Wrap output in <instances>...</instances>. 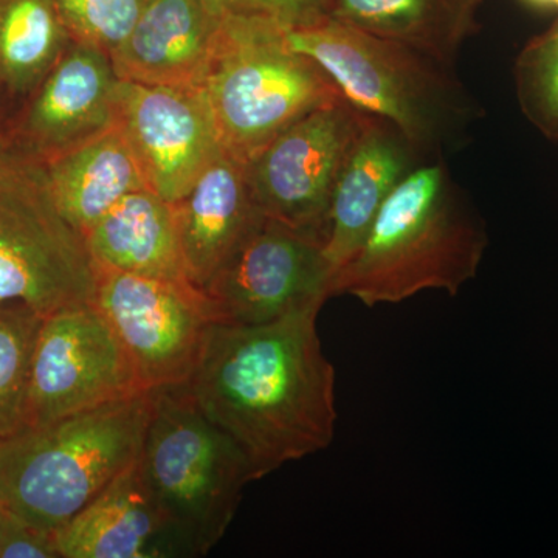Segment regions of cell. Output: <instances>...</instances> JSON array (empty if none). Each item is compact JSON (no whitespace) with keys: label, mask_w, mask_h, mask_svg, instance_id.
<instances>
[{"label":"cell","mask_w":558,"mask_h":558,"mask_svg":"<svg viewBox=\"0 0 558 558\" xmlns=\"http://www.w3.org/2000/svg\"><path fill=\"white\" fill-rule=\"evenodd\" d=\"M524 2L539 7V9H553L558 11V0H524Z\"/></svg>","instance_id":"cell-28"},{"label":"cell","mask_w":558,"mask_h":558,"mask_svg":"<svg viewBox=\"0 0 558 558\" xmlns=\"http://www.w3.org/2000/svg\"><path fill=\"white\" fill-rule=\"evenodd\" d=\"M174 207L186 277L202 290L264 218L253 199L247 161L223 148Z\"/></svg>","instance_id":"cell-16"},{"label":"cell","mask_w":558,"mask_h":558,"mask_svg":"<svg viewBox=\"0 0 558 558\" xmlns=\"http://www.w3.org/2000/svg\"><path fill=\"white\" fill-rule=\"evenodd\" d=\"M284 25L230 13L201 86L220 145L244 161L311 110L343 97L317 62L289 46Z\"/></svg>","instance_id":"cell-6"},{"label":"cell","mask_w":558,"mask_h":558,"mask_svg":"<svg viewBox=\"0 0 558 558\" xmlns=\"http://www.w3.org/2000/svg\"><path fill=\"white\" fill-rule=\"evenodd\" d=\"M10 148L5 145V143L0 140V168L5 163L7 157H9Z\"/></svg>","instance_id":"cell-29"},{"label":"cell","mask_w":558,"mask_h":558,"mask_svg":"<svg viewBox=\"0 0 558 558\" xmlns=\"http://www.w3.org/2000/svg\"><path fill=\"white\" fill-rule=\"evenodd\" d=\"M53 538L60 558L185 557L150 497L138 459Z\"/></svg>","instance_id":"cell-17"},{"label":"cell","mask_w":558,"mask_h":558,"mask_svg":"<svg viewBox=\"0 0 558 558\" xmlns=\"http://www.w3.org/2000/svg\"><path fill=\"white\" fill-rule=\"evenodd\" d=\"M325 241L266 218L208 282L216 323L264 325L330 296Z\"/></svg>","instance_id":"cell-11"},{"label":"cell","mask_w":558,"mask_h":558,"mask_svg":"<svg viewBox=\"0 0 558 558\" xmlns=\"http://www.w3.org/2000/svg\"><path fill=\"white\" fill-rule=\"evenodd\" d=\"M293 50L317 62L344 98L389 121L428 159L458 145L480 117L451 69L417 50L323 16L284 25Z\"/></svg>","instance_id":"cell-4"},{"label":"cell","mask_w":558,"mask_h":558,"mask_svg":"<svg viewBox=\"0 0 558 558\" xmlns=\"http://www.w3.org/2000/svg\"><path fill=\"white\" fill-rule=\"evenodd\" d=\"M0 558H60L53 534L16 520L0 546Z\"/></svg>","instance_id":"cell-26"},{"label":"cell","mask_w":558,"mask_h":558,"mask_svg":"<svg viewBox=\"0 0 558 558\" xmlns=\"http://www.w3.org/2000/svg\"><path fill=\"white\" fill-rule=\"evenodd\" d=\"M95 267L165 279H186L172 202L149 189L134 191L86 233Z\"/></svg>","instance_id":"cell-19"},{"label":"cell","mask_w":558,"mask_h":558,"mask_svg":"<svg viewBox=\"0 0 558 558\" xmlns=\"http://www.w3.org/2000/svg\"><path fill=\"white\" fill-rule=\"evenodd\" d=\"M229 14L220 0H146L131 35L110 54L117 76L201 89Z\"/></svg>","instance_id":"cell-14"},{"label":"cell","mask_w":558,"mask_h":558,"mask_svg":"<svg viewBox=\"0 0 558 558\" xmlns=\"http://www.w3.org/2000/svg\"><path fill=\"white\" fill-rule=\"evenodd\" d=\"M481 5L483 0H323V14L453 69L462 46L480 32Z\"/></svg>","instance_id":"cell-20"},{"label":"cell","mask_w":558,"mask_h":558,"mask_svg":"<svg viewBox=\"0 0 558 558\" xmlns=\"http://www.w3.org/2000/svg\"><path fill=\"white\" fill-rule=\"evenodd\" d=\"M146 391L95 301L47 315L33 352L25 429Z\"/></svg>","instance_id":"cell-9"},{"label":"cell","mask_w":558,"mask_h":558,"mask_svg":"<svg viewBox=\"0 0 558 558\" xmlns=\"http://www.w3.org/2000/svg\"><path fill=\"white\" fill-rule=\"evenodd\" d=\"M312 304L264 325L213 323L186 392L244 454L252 481L328 449L336 436V368Z\"/></svg>","instance_id":"cell-1"},{"label":"cell","mask_w":558,"mask_h":558,"mask_svg":"<svg viewBox=\"0 0 558 558\" xmlns=\"http://www.w3.org/2000/svg\"><path fill=\"white\" fill-rule=\"evenodd\" d=\"M513 76L524 117L558 142V21L520 51Z\"/></svg>","instance_id":"cell-23"},{"label":"cell","mask_w":558,"mask_h":558,"mask_svg":"<svg viewBox=\"0 0 558 558\" xmlns=\"http://www.w3.org/2000/svg\"><path fill=\"white\" fill-rule=\"evenodd\" d=\"M86 238L62 218L40 165L10 149L0 168V303H24L43 317L95 300Z\"/></svg>","instance_id":"cell-7"},{"label":"cell","mask_w":558,"mask_h":558,"mask_svg":"<svg viewBox=\"0 0 558 558\" xmlns=\"http://www.w3.org/2000/svg\"><path fill=\"white\" fill-rule=\"evenodd\" d=\"M39 165L58 211L84 238L123 197L148 189L117 124Z\"/></svg>","instance_id":"cell-18"},{"label":"cell","mask_w":558,"mask_h":558,"mask_svg":"<svg viewBox=\"0 0 558 558\" xmlns=\"http://www.w3.org/2000/svg\"><path fill=\"white\" fill-rule=\"evenodd\" d=\"M230 13L293 25L323 16V0H220Z\"/></svg>","instance_id":"cell-25"},{"label":"cell","mask_w":558,"mask_h":558,"mask_svg":"<svg viewBox=\"0 0 558 558\" xmlns=\"http://www.w3.org/2000/svg\"><path fill=\"white\" fill-rule=\"evenodd\" d=\"M363 110L348 98L318 106L247 161L260 215L326 242L333 190Z\"/></svg>","instance_id":"cell-10"},{"label":"cell","mask_w":558,"mask_h":558,"mask_svg":"<svg viewBox=\"0 0 558 558\" xmlns=\"http://www.w3.org/2000/svg\"><path fill=\"white\" fill-rule=\"evenodd\" d=\"M17 519H14L13 515L0 505V546H2L3 539H5L7 535L13 527V524L16 523Z\"/></svg>","instance_id":"cell-27"},{"label":"cell","mask_w":558,"mask_h":558,"mask_svg":"<svg viewBox=\"0 0 558 558\" xmlns=\"http://www.w3.org/2000/svg\"><path fill=\"white\" fill-rule=\"evenodd\" d=\"M119 76L106 51L72 40L32 92L17 135L22 159L44 163L116 124Z\"/></svg>","instance_id":"cell-13"},{"label":"cell","mask_w":558,"mask_h":558,"mask_svg":"<svg viewBox=\"0 0 558 558\" xmlns=\"http://www.w3.org/2000/svg\"><path fill=\"white\" fill-rule=\"evenodd\" d=\"M487 244L483 218L436 157L389 194L333 274L330 296H354L368 307L399 304L424 290L454 296L478 274Z\"/></svg>","instance_id":"cell-2"},{"label":"cell","mask_w":558,"mask_h":558,"mask_svg":"<svg viewBox=\"0 0 558 558\" xmlns=\"http://www.w3.org/2000/svg\"><path fill=\"white\" fill-rule=\"evenodd\" d=\"M427 160L395 124L363 112L330 202L325 256L332 277L366 236L389 194Z\"/></svg>","instance_id":"cell-15"},{"label":"cell","mask_w":558,"mask_h":558,"mask_svg":"<svg viewBox=\"0 0 558 558\" xmlns=\"http://www.w3.org/2000/svg\"><path fill=\"white\" fill-rule=\"evenodd\" d=\"M150 391L153 410L138 457L143 481L185 557L207 556L252 481L247 461L183 385Z\"/></svg>","instance_id":"cell-5"},{"label":"cell","mask_w":558,"mask_h":558,"mask_svg":"<svg viewBox=\"0 0 558 558\" xmlns=\"http://www.w3.org/2000/svg\"><path fill=\"white\" fill-rule=\"evenodd\" d=\"M116 124L130 143L146 186L178 202L222 149L211 110L197 87L119 81Z\"/></svg>","instance_id":"cell-12"},{"label":"cell","mask_w":558,"mask_h":558,"mask_svg":"<svg viewBox=\"0 0 558 558\" xmlns=\"http://www.w3.org/2000/svg\"><path fill=\"white\" fill-rule=\"evenodd\" d=\"M95 304L130 354L143 388L185 385L216 323L207 293L186 279L101 267H95Z\"/></svg>","instance_id":"cell-8"},{"label":"cell","mask_w":558,"mask_h":558,"mask_svg":"<svg viewBox=\"0 0 558 558\" xmlns=\"http://www.w3.org/2000/svg\"><path fill=\"white\" fill-rule=\"evenodd\" d=\"M73 40L112 54L131 35L146 0H54Z\"/></svg>","instance_id":"cell-24"},{"label":"cell","mask_w":558,"mask_h":558,"mask_svg":"<svg viewBox=\"0 0 558 558\" xmlns=\"http://www.w3.org/2000/svg\"><path fill=\"white\" fill-rule=\"evenodd\" d=\"M72 40L54 0H0V84L31 95Z\"/></svg>","instance_id":"cell-21"},{"label":"cell","mask_w":558,"mask_h":558,"mask_svg":"<svg viewBox=\"0 0 558 558\" xmlns=\"http://www.w3.org/2000/svg\"><path fill=\"white\" fill-rule=\"evenodd\" d=\"M150 410L143 391L0 439V505L54 534L137 461Z\"/></svg>","instance_id":"cell-3"},{"label":"cell","mask_w":558,"mask_h":558,"mask_svg":"<svg viewBox=\"0 0 558 558\" xmlns=\"http://www.w3.org/2000/svg\"><path fill=\"white\" fill-rule=\"evenodd\" d=\"M43 315L24 303H0V439L25 429L33 352Z\"/></svg>","instance_id":"cell-22"}]
</instances>
